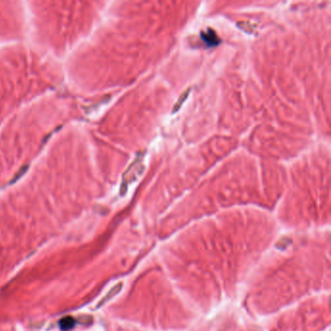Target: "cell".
Segmentation results:
<instances>
[{"mask_svg":"<svg viewBox=\"0 0 331 331\" xmlns=\"http://www.w3.org/2000/svg\"><path fill=\"white\" fill-rule=\"evenodd\" d=\"M189 91H190V89H188L187 91H185L183 94H182V96L179 98V100H178V102L176 103V105L174 106V108H173V112H176V111L179 110V108L181 107V105H182V103L186 100V98L188 97V95H189Z\"/></svg>","mask_w":331,"mask_h":331,"instance_id":"4","label":"cell"},{"mask_svg":"<svg viewBox=\"0 0 331 331\" xmlns=\"http://www.w3.org/2000/svg\"><path fill=\"white\" fill-rule=\"evenodd\" d=\"M123 289V283H119L117 284L115 287H113L110 290V291L100 300V302L96 305V309H99L101 308L104 304L107 303L109 300H111L114 296H116Z\"/></svg>","mask_w":331,"mask_h":331,"instance_id":"2","label":"cell"},{"mask_svg":"<svg viewBox=\"0 0 331 331\" xmlns=\"http://www.w3.org/2000/svg\"><path fill=\"white\" fill-rule=\"evenodd\" d=\"M201 38L208 46H217L221 43V39L219 38L216 31L212 28H208L207 30L202 31Z\"/></svg>","mask_w":331,"mask_h":331,"instance_id":"1","label":"cell"},{"mask_svg":"<svg viewBox=\"0 0 331 331\" xmlns=\"http://www.w3.org/2000/svg\"><path fill=\"white\" fill-rule=\"evenodd\" d=\"M76 324L77 322L74 318L65 317L59 321V328L62 331H70L75 328Z\"/></svg>","mask_w":331,"mask_h":331,"instance_id":"3","label":"cell"}]
</instances>
